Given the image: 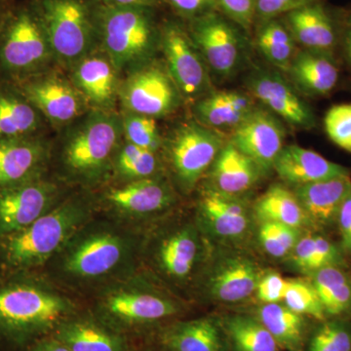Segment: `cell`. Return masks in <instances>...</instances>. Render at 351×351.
Segmentation results:
<instances>
[{
	"mask_svg": "<svg viewBox=\"0 0 351 351\" xmlns=\"http://www.w3.org/2000/svg\"><path fill=\"white\" fill-rule=\"evenodd\" d=\"M144 234L95 215L69 237L40 274L84 299L141 269Z\"/></svg>",
	"mask_w": 351,
	"mask_h": 351,
	"instance_id": "obj_1",
	"label": "cell"
},
{
	"mask_svg": "<svg viewBox=\"0 0 351 351\" xmlns=\"http://www.w3.org/2000/svg\"><path fill=\"white\" fill-rule=\"evenodd\" d=\"M82 307V299L43 274L0 279V346L27 351Z\"/></svg>",
	"mask_w": 351,
	"mask_h": 351,
	"instance_id": "obj_2",
	"label": "cell"
},
{
	"mask_svg": "<svg viewBox=\"0 0 351 351\" xmlns=\"http://www.w3.org/2000/svg\"><path fill=\"white\" fill-rule=\"evenodd\" d=\"M82 302L104 324L134 339L152 337L186 311L182 298L142 269L100 289Z\"/></svg>",
	"mask_w": 351,
	"mask_h": 351,
	"instance_id": "obj_3",
	"label": "cell"
},
{
	"mask_svg": "<svg viewBox=\"0 0 351 351\" xmlns=\"http://www.w3.org/2000/svg\"><path fill=\"white\" fill-rule=\"evenodd\" d=\"M53 147L50 173L75 191H94L110 181L117 149L124 141L121 115L89 110Z\"/></svg>",
	"mask_w": 351,
	"mask_h": 351,
	"instance_id": "obj_4",
	"label": "cell"
},
{
	"mask_svg": "<svg viewBox=\"0 0 351 351\" xmlns=\"http://www.w3.org/2000/svg\"><path fill=\"white\" fill-rule=\"evenodd\" d=\"M95 215L91 191H73L32 225L0 237V279L40 274L69 237Z\"/></svg>",
	"mask_w": 351,
	"mask_h": 351,
	"instance_id": "obj_5",
	"label": "cell"
},
{
	"mask_svg": "<svg viewBox=\"0 0 351 351\" xmlns=\"http://www.w3.org/2000/svg\"><path fill=\"white\" fill-rule=\"evenodd\" d=\"M181 219L176 210L147 228L141 251V269L175 295L195 283L203 256L199 226L195 219Z\"/></svg>",
	"mask_w": 351,
	"mask_h": 351,
	"instance_id": "obj_6",
	"label": "cell"
},
{
	"mask_svg": "<svg viewBox=\"0 0 351 351\" xmlns=\"http://www.w3.org/2000/svg\"><path fill=\"white\" fill-rule=\"evenodd\" d=\"M95 18L99 45L119 75L151 63L160 47L161 29L154 8L100 4L95 8Z\"/></svg>",
	"mask_w": 351,
	"mask_h": 351,
	"instance_id": "obj_7",
	"label": "cell"
},
{
	"mask_svg": "<svg viewBox=\"0 0 351 351\" xmlns=\"http://www.w3.org/2000/svg\"><path fill=\"white\" fill-rule=\"evenodd\" d=\"M95 212L145 232L179 207L180 193L167 175L128 182H108L91 191Z\"/></svg>",
	"mask_w": 351,
	"mask_h": 351,
	"instance_id": "obj_8",
	"label": "cell"
},
{
	"mask_svg": "<svg viewBox=\"0 0 351 351\" xmlns=\"http://www.w3.org/2000/svg\"><path fill=\"white\" fill-rule=\"evenodd\" d=\"M55 62L34 4L9 9L0 31V80L22 82L50 69Z\"/></svg>",
	"mask_w": 351,
	"mask_h": 351,
	"instance_id": "obj_9",
	"label": "cell"
},
{
	"mask_svg": "<svg viewBox=\"0 0 351 351\" xmlns=\"http://www.w3.org/2000/svg\"><path fill=\"white\" fill-rule=\"evenodd\" d=\"M49 40L56 63L71 69L99 46L95 9L85 0L32 2Z\"/></svg>",
	"mask_w": 351,
	"mask_h": 351,
	"instance_id": "obj_10",
	"label": "cell"
},
{
	"mask_svg": "<svg viewBox=\"0 0 351 351\" xmlns=\"http://www.w3.org/2000/svg\"><path fill=\"white\" fill-rule=\"evenodd\" d=\"M226 144L221 132L189 121L178 127L163 142L164 159L178 193H191Z\"/></svg>",
	"mask_w": 351,
	"mask_h": 351,
	"instance_id": "obj_11",
	"label": "cell"
},
{
	"mask_svg": "<svg viewBox=\"0 0 351 351\" xmlns=\"http://www.w3.org/2000/svg\"><path fill=\"white\" fill-rule=\"evenodd\" d=\"M73 191L51 173L0 189V237L32 225L63 202Z\"/></svg>",
	"mask_w": 351,
	"mask_h": 351,
	"instance_id": "obj_12",
	"label": "cell"
},
{
	"mask_svg": "<svg viewBox=\"0 0 351 351\" xmlns=\"http://www.w3.org/2000/svg\"><path fill=\"white\" fill-rule=\"evenodd\" d=\"M182 95L165 66L149 63L126 75L120 82L119 100L124 112L162 117L179 108Z\"/></svg>",
	"mask_w": 351,
	"mask_h": 351,
	"instance_id": "obj_13",
	"label": "cell"
},
{
	"mask_svg": "<svg viewBox=\"0 0 351 351\" xmlns=\"http://www.w3.org/2000/svg\"><path fill=\"white\" fill-rule=\"evenodd\" d=\"M160 48L165 68L182 99L196 101L209 94V68L189 32L177 23H167L161 29Z\"/></svg>",
	"mask_w": 351,
	"mask_h": 351,
	"instance_id": "obj_14",
	"label": "cell"
},
{
	"mask_svg": "<svg viewBox=\"0 0 351 351\" xmlns=\"http://www.w3.org/2000/svg\"><path fill=\"white\" fill-rule=\"evenodd\" d=\"M14 84L44 119L58 128L71 125L90 110L71 80L52 69Z\"/></svg>",
	"mask_w": 351,
	"mask_h": 351,
	"instance_id": "obj_15",
	"label": "cell"
},
{
	"mask_svg": "<svg viewBox=\"0 0 351 351\" xmlns=\"http://www.w3.org/2000/svg\"><path fill=\"white\" fill-rule=\"evenodd\" d=\"M189 36L208 68L228 77L239 71L243 58V40L234 23L215 12L191 20Z\"/></svg>",
	"mask_w": 351,
	"mask_h": 351,
	"instance_id": "obj_16",
	"label": "cell"
},
{
	"mask_svg": "<svg viewBox=\"0 0 351 351\" xmlns=\"http://www.w3.org/2000/svg\"><path fill=\"white\" fill-rule=\"evenodd\" d=\"M285 137V127L280 119L267 108L257 107L232 132L228 142L251 158L263 172H269L282 151Z\"/></svg>",
	"mask_w": 351,
	"mask_h": 351,
	"instance_id": "obj_17",
	"label": "cell"
},
{
	"mask_svg": "<svg viewBox=\"0 0 351 351\" xmlns=\"http://www.w3.org/2000/svg\"><path fill=\"white\" fill-rule=\"evenodd\" d=\"M247 88L255 100L260 101L269 112L291 126L311 129L315 125V117L311 107L277 71H254L247 80Z\"/></svg>",
	"mask_w": 351,
	"mask_h": 351,
	"instance_id": "obj_18",
	"label": "cell"
},
{
	"mask_svg": "<svg viewBox=\"0 0 351 351\" xmlns=\"http://www.w3.org/2000/svg\"><path fill=\"white\" fill-rule=\"evenodd\" d=\"M52 149L43 135L0 140V189L49 174Z\"/></svg>",
	"mask_w": 351,
	"mask_h": 351,
	"instance_id": "obj_19",
	"label": "cell"
},
{
	"mask_svg": "<svg viewBox=\"0 0 351 351\" xmlns=\"http://www.w3.org/2000/svg\"><path fill=\"white\" fill-rule=\"evenodd\" d=\"M71 82L90 110L112 112L119 100V73L103 51H95L71 68Z\"/></svg>",
	"mask_w": 351,
	"mask_h": 351,
	"instance_id": "obj_20",
	"label": "cell"
},
{
	"mask_svg": "<svg viewBox=\"0 0 351 351\" xmlns=\"http://www.w3.org/2000/svg\"><path fill=\"white\" fill-rule=\"evenodd\" d=\"M53 335L71 351H135L138 341L104 324L84 306L64 320Z\"/></svg>",
	"mask_w": 351,
	"mask_h": 351,
	"instance_id": "obj_21",
	"label": "cell"
},
{
	"mask_svg": "<svg viewBox=\"0 0 351 351\" xmlns=\"http://www.w3.org/2000/svg\"><path fill=\"white\" fill-rule=\"evenodd\" d=\"M195 219L201 232L223 239L242 237L249 226L243 201L212 188L201 191Z\"/></svg>",
	"mask_w": 351,
	"mask_h": 351,
	"instance_id": "obj_22",
	"label": "cell"
},
{
	"mask_svg": "<svg viewBox=\"0 0 351 351\" xmlns=\"http://www.w3.org/2000/svg\"><path fill=\"white\" fill-rule=\"evenodd\" d=\"M152 338L167 351H226L223 329L213 317L179 318L157 330Z\"/></svg>",
	"mask_w": 351,
	"mask_h": 351,
	"instance_id": "obj_23",
	"label": "cell"
},
{
	"mask_svg": "<svg viewBox=\"0 0 351 351\" xmlns=\"http://www.w3.org/2000/svg\"><path fill=\"white\" fill-rule=\"evenodd\" d=\"M262 276L257 265L249 258L232 257L215 265L205 279V288L216 301H243L256 292Z\"/></svg>",
	"mask_w": 351,
	"mask_h": 351,
	"instance_id": "obj_24",
	"label": "cell"
},
{
	"mask_svg": "<svg viewBox=\"0 0 351 351\" xmlns=\"http://www.w3.org/2000/svg\"><path fill=\"white\" fill-rule=\"evenodd\" d=\"M250 94L225 90L205 95L195 101V120L202 125L221 132L235 130L257 108Z\"/></svg>",
	"mask_w": 351,
	"mask_h": 351,
	"instance_id": "obj_25",
	"label": "cell"
},
{
	"mask_svg": "<svg viewBox=\"0 0 351 351\" xmlns=\"http://www.w3.org/2000/svg\"><path fill=\"white\" fill-rule=\"evenodd\" d=\"M274 169L280 179L295 186L350 175L343 166L297 145H284Z\"/></svg>",
	"mask_w": 351,
	"mask_h": 351,
	"instance_id": "obj_26",
	"label": "cell"
},
{
	"mask_svg": "<svg viewBox=\"0 0 351 351\" xmlns=\"http://www.w3.org/2000/svg\"><path fill=\"white\" fill-rule=\"evenodd\" d=\"M351 193L350 175L295 186L294 193L307 219L320 226L331 225Z\"/></svg>",
	"mask_w": 351,
	"mask_h": 351,
	"instance_id": "obj_27",
	"label": "cell"
},
{
	"mask_svg": "<svg viewBox=\"0 0 351 351\" xmlns=\"http://www.w3.org/2000/svg\"><path fill=\"white\" fill-rule=\"evenodd\" d=\"M45 121L19 88L0 80V140L43 135Z\"/></svg>",
	"mask_w": 351,
	"mask_h": 351,
	"instance_id": "obj_28",
	"label": "cell"
},
{
	"mask_svg": "<svg viewBox=\"0 0 351 351\" xmlns=\"http://www.w3.org/2000/svg\"><path fill=\"white\" fill-rule=\"evenodd\" d=\"M209 170L210 188L234 196L253 188L263 173L257 164L228 141Z\"/></svg>",
	"mask_w": 351,
	"mask_h": 351,
	"instance_id": "obj_29",
	"label": "cell"
},
{
	"mask_svg": "<svg viewBox=\"0 0 351 351\" xmlns=\"http://www.w3.org/2000/svg\"><path fill=\"white\" fill-rule=\"evenodd\" d=\"M295 89L307 96H323L331 92L339 80V69L329 53L297 51L287 69Z\"/></svg>",
	"mask_w": 351,
	"mask_h": 351,
	"instance_id": "obj_30",
	"label": "cell"
},
{
	"mask_svg": "<svg viewBox=\"0 0 351 351\" xmlns=\"http://www.w3.org/2000/svg\"><path fill=\"white\" fill-rule=\"evenodd\" d=\"M284 22L304 49L329 53L336 41L331 18L319 1L286 14Z\"/></svg>",
	"mask_w": 351,
	"mask_h": 351,
	"instance_id": "obj_31",
	"label": "cell"
},
{
	"mask_svg": "<svg viewBox=\"0 0 351 351\" xmlns=\"http://www.w3.org/2000/svg\"><path fill=\"white\" fill-rule=\"evenodd\" d=\"M165 174L160 154L124 140L112 164V182H128Z\"/></svg>",
	"mask_w": 351,
	"mask_h": 351,
	"instance_id": "obj_32",
	"label": "cell"
},
{
	"mask_svg": "<svg viewBox=\"0 0 351 351\" xmlns=\"http://www.w3.org/2000/svg\"><path fill=\"white\" fill-rule=\"evenodd\" d=\"M258 319L269 330L279 348L301 351L304 341V316L289 308L285 304H265L258 311Z\"/></svg>",
	"mask_w": 351,
	"mask_h": 351,
	"instance_id": "obj_33",
	"label": "cell"
},
{
	"mask_svg": "<svg viewBox=\"0 0 351 351\" xmlns=\"http://www.w3.org/2000/svg\"><path fill=\"white\" fill-rule=\"evenodd\" d=\"M255 213L262 223H277L302 228L307 217L294 191L279 184L270 186L257 200Z\"/></svg>",
	"mask_w": 351,
	"mask_h": 351,
	"instance_id": "obj_34",
	"label": "cell"
},
{
	"mask_svg": "<svg viewBox=\"0 0 351 351\" xmlns=\"http://www.w3.org/2000/svg\"><path fill=\"white\" fill-rule=\"evenodd\" d=\"M313 286L319 295L326 316L351 313V279L338 267L313 272Z\"/></svg>",
	"mask_w": 351,
	"mask_h": 351,
	"instance_id": "obj_35",
	"label": "cell"
},
{
	"mask_svg": "<svg viewBox=\"0 0 351 351\" xmlns=\"http://www.w3.org/2000/svg\"><path fill=\"white\" fill-rule=\"evenodd\" d=\"M257 46L272 66L287 71L295 50V41L284 21L271 19L261 22L257 32Z\"/></svg>",
	"mask_w": 351,
	"mask_h": 351,
	"instance_id": "obj_36",
	"label": "cell"
},
{
	"mask_svg": "<svg viewBox=\"0 0 351 351\" xmlns=\"http://www.w3.org/2000/svg\"><path fill=\"white\" fill-rule=\"evenodd\" d=\"M235 351H278L279 346L258 318L234 315L223 325Z\"/></svg>",
	"mask_w": 351,
	"mask_h": 351,
	"instance_id": "obj_37",
	"label": "cell"
},
{
	"mask_svg": "<svg viewBox=\"0 0 351 351\" xmlns=\"http://www.w3.org/2000/svg\"><path fill=\"white\" fill-rule=\"evenodd\" d=\"M121 119L124 140L142 149L160 152L163 138L159 133L156 119L124 112Z\"/></svg>",
	"mask_w": 351,
	"mask_h": 351,
	"instance_id": "obj_38",
	"label": "cell"
},
{
	"mask_svg": "<svg viewBox=\"0 0 351 351\" xmlns=\"http://www.w3.org/2000/svg\"><path fill=\"white\" fill-rule=\"evenodd\" d=\"M283 302L289 308L302 316L308 315L322 321L326 318L319 295L311 283L290 280Z\"/></svg>",
	"mask_w": 351,
	"mask_h": 351,
	"instance_id": "obj_39",
	"label": "cell"
},
{
	"mask_svg": "<svg viewBox=\"0 0 351 351\" xmlns=\"http://www.w3.org/2000/svg\"><path fill=\"white\" fill-rule=\"evenodd\" d=\"M308 351H351V327L343 321H327L313 335Z\"/></svg>",
	"mask_w": 351,
	"mask_h": 351,
	"instance_id": "obj_40",
	"label": "cell"
},
{
	"mask_svg": "<svg viewBox=\"0 0 351 351\" xmlns=\"http://www.w3.org/2000/svg\"><path fill=\"white\" fill-rule=\"evenodd\" d=\"M324 126L330 140L351 154V103L330 108L325 115Z\"/></svg>",
	"mask_w": 351,
	"mask_h": 351,
	"instance_id": "obj_41",
	"label": "cell"
},
{
	"mask_svg": "<svg viewBox=\"0 0 351 351\" xmlns=\"http://www.w3.org/2000/svg\"><path fill=\"white\" fill-rule=\"evenodd\" d=\"M221 12L241 29H251L256 21V0H217Z\"/></svg>",
	"mask_w": 351,
	"mask_h": 351,
	"instance_id": "obj_42",
	"label": "cell"
},
{
	"mask_svg": "<svg viewBox=\"0 0 351 351\" xmlns=\"http://www.w3.org/2000/svg\"><path fill=\"white\" fill-rule=\"evenodd\" d=\"M316 1L319 0H256V20L276 19Z\"/></svg>",
	"mask_w": 351,
	"mask_h": 351,
	"instance_id": "obj_43",
	"label": "cell"
},
{
	"mask_svg": "<svg viewBox=\"0 0 351 351\" xmlns=\"http://www.w3.org/2000/svg\"><path fill=\"white\" fill-rule=\"evenodd\" d=\"M289 285L290 280L272 272L262 276L256 292L258 300L263 304H276L284 301Z\"/></svg>",
	"mask_w": 351,
	"mask_h": 351,
	"instance_id": "obj_44",
	"label": "cell"
},
{
	"mask_svg": "<svg viewBox=\"0 0 351 351\" xmlns=\"http://www.w3.org/2000/svg\"><path fill=\"white\" fill-rule=\"evenodd\" d=\"M341 261L339 249L330 240L322 237H315L311 274L323 267H338Z\"/></svg>",
	"mask_w": 351,
	"mask_h": 351,
	"instance_id": "obj_45",
	"label": "cell"
},
{
	"mask_svg": "<svg viewBox=\"0 0 351 351\" xmlns=\"http://www.w3.org/2000/svg\"><path fill=\"white\" fill-rule=\"evenodd\" d=\"M173 9L189 20L196 19L218 8L217 0H166Z\"/></svg>",
	"mask_w": 351,
	"mask_h": 351,
	"instance_id": "obj_46",
	"label": "cell"
},
{
	"mask_svg": "<svg viewBox=\"0 0 351 351\" xmlns=\"http://www.w3.org/2000/svg\"><path fill=\"white\" fill-rule=\"evenodd\" d=\"M258 239L262 244L263 250L269 254L272 257L282 258L287 255V252L284 249L277 235L276 228L272 223H262L258 232Z\"/></svg>",
	"mask_w": 351,
	"mask_h": 351,
	"instance_id": "obj_47",
	"label": "cell"
},
{
	"mask_svg": "<svg viewBox=\"0 0 351 351\" xmlns=\"http://www.w3.org/2000/svg\"><path fill=\"white\" fill-rule=\"evenodd\" d=\"M315 237H306L300 239L292 250L293 263L302 271L311 272Z\"/></svg>",
	"mask_w": 351,
	"mask_h": 351,
	"instance_id": "obj_48",
	"label": "cell"
},
{
	"mask_svg": "<svg viewBox=\"0 0 351 351\" xmlns=\"http://www.w3.org/2000/svg\"><path fill=\"white\" fill-rule=\"evenodd\" d=\"M337 221L343 247L351 251V193L341 205Z\"/></svg>",
	"mask_w": 351,
	"mask_h": 351,
	"instance_id": "obj_49",
	"label": "cell"
},
{
	"mask_svg": "<svg viewBox=\"0 0 351 351\" xmlns=\"http://www.w3.org/2000/svg\"><path fill=\"white\" fill-rule=\"evenodd\" d=\"M27 351H71L69 346L54 335L39 339L29 346Z\"/></svg>",
	"mask_w": 351,
	"mask_h": 351,
	"instance_id": "obj_50",
	"label": "cell"
},
{
	"mask_svg": "<svg viewBox=\"0 0 351 351\" xmlns=\"http://www.w3.org/2000/svg\"><path fill=\"white\" fill-rule=\"evenodd\" d=\"M101 4L112 6L156 7L158 0H100Z\"/></svg>",
	"mask_w": 351,
	"mask_h": 351,
	"instance_id": "obj_51",
	"label": "cell"
},
{
	"mask_svg": "<svg viewBox=\"0 0 351 351\" xmlns=\"http://www.w3.org/2000/svg\"><path fill=\"white\" fill-rule=\"evenodd\" d=\"M135 351H167L164 350L162 346L154 341L152 337L149 338L138 339Z\"/></svg>",
	"mask_w": 351,
	"mask_h": 351,
	"instance_id": "obj_52",
	"label": "cell"
},
{
	"mask_svg": "<svg viewBox=\"0 0 351 351\" xmlns=\"http://www.w3.org/2000/svg\"><path fill=\"white\" fill-rule=\"evenodd\" d=\"M8 10L9 9L4 6L3 0H0V31H1L2 25H3L4 21H5Z\"/></svg>",
	"mask_w": 351,
	"mask_h": 351,
	"instance_id": "obj_53",
	"label": "cell"
},
{
	"mask_svg": "<svg viewBox=\"0 0 351 351\" xmlns=\"http://www.w3.org/2000/svg\"><path fill=\"white\" fill-rule=\"evenodd\" d=\"M346 53H348V60L351 63V22L350 29H348V39H346Z\"/></svg>",
	"mask_w": 351,
	"mask_h": 351,
	"instance_id": "obj_54",
	"label": "cell"
}]
</instances>
